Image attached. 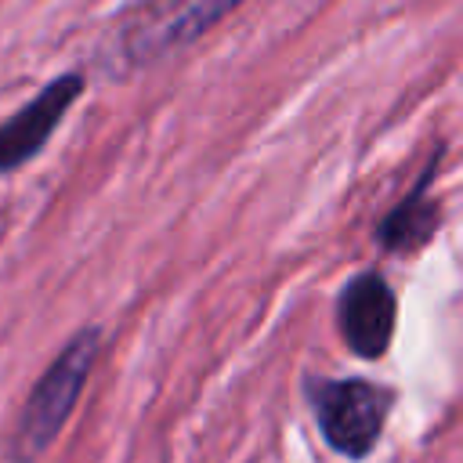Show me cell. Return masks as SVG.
I'll return each instance as SVG.
<instances>
[{
	"mask_svg": "<svg viewBox=\"0 0 463 463\" xmlns=\"http://www.w3.org/2000/svg\"><path fill=\"white\" fill-rule=\"evenodd\" d=\"M80 90H83V76L80 72H61L25 109H18L14 116H7L0 123V174L25 166L47 145V137L54 134L61 116L72 109Z\"/></svg>",
	"mask_w": 463,
	"mask_h": 463,
	"instance_id": "4",
	"label": "cell"
},
{
	"mask_svg": "<svg viewBox=\"0 0 463 463\" xmlns=\"http://www.w3.org/2000/svg\"><path fill=\"white\" fill-rule=\"evenodd\" d=\"M394 293L376 271L354 275L336 300V326L347 347L362 358H380L394 340Z\"/></svg>",
	"mask_w": 463,
	"mask_h": 463,
	"instance_id": "5",
	"label": "cell"
},
{
	"mask_svg": "<svg viewBox=\"0 0 463 463\" xmlns=\"http://www.w3.org/2000/svg\"><path fill=\"white\" fill-rule=\"evenodd\" d=\"M304 394L311 405V416L326 438V445L347 459L369 456L383 430V416L394 402V394L369 380H322L307 376Z\"/></svg>",
	"mask_w": 463,
	"mask_h": 463,
	"instance_id": "3",
	"label": "cell"
},
{
	"mask_svg": "<svg viewBox=\"0 0 463 463\" xmlns=\"http://www.w3.org/2000/svg\"><path fill=\"white\" fill-rule=\"evenodd\" d=\"M98 351H101V329L83 326L54 354V362L33 383L29 398L22 402V409L14 416V427L7 438V459L11 463H33L51 449V441L65 427L72 405L80 402V391H83V383L98 362Z\"/></svg>",
	"mask_w": 463,
	"mask_h": 463,
	"instance_id": "1",
	"label": "cell"
},
{
	"mask_svg": "<svg viewBox=\"0 0 463 463\" xmlns=\"http://www.w3.org/2000/svg\"><path fill=\"white\" fill-rule=\"evenodd\" d=\"M438 228V206L430 203L427 195V177L380 221V246L383 250H394V253H405V250H416L430 239V232Z\"/></svg>",
	"mask_w": 463,
	"mask_h": 463,
	"instance_id": "6",
	"label": "cell"
},
{
	"mask_svg": "<svg viewBox=\"0 0 463 463\" xmlns=\"http://www.w3.org/2000/svg\"><path fill=\"white\" fill-rule=\"evenodd\" d=\"M242 0H137L119 25V51L130 65L145 69L174 51L195 43Z\"/></svg>",
	"mask_w": 463,
	"mask_h": 463,
	"instance_id": "2",
	"label": "cell"
}]
</instances>
